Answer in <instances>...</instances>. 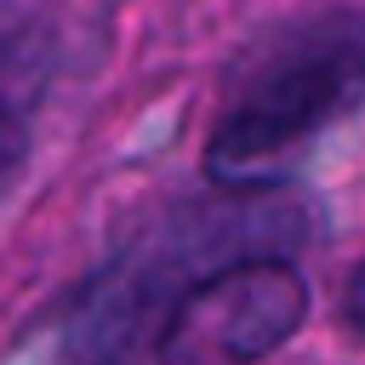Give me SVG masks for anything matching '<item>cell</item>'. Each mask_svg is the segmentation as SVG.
<instances>
[{
    "label": "cell",
    "instance_id": "obj_1",
    "mask_svg": "<svg viewBox=\"0 0 365 365\" xmlns=\"http://www.w3.org/2000/svg\"><path fill=\"white\" fill-rule=\"evenodd\" d=\"M365 103V11H325L279 34L222 103L205 171L222 188H262L325 125Z\"/></svg>",
    "mask_w": 365,
    "mask_h": 365
},
{
    "label": "cell",
    "instance_id": "obj_2",
    "mask_svg": "<svg viewBox=\"0 0 365 365\" xmlns=\"http://www.w3.org/2000/svg\"><path fill=\"white\" fill-rule=\"evenodd\" d=\"M308 319V285L285 257H234L182 291L160 331V365H257Z\"/></svg>",
    "mask_w": 365,
    "mask_h": 365
},
{
    "label": "cell",
    "instance_id": "obj_3",
    "mask_svg": "<svg viewBox=\"0 0 365 365\" xmlns=\"http://www.w3.org/2000/svg\"><path fill=\"white\" fill-rule=\"evenodd\" d=\"M23 165H29V125L17 120L11 103H0V194L23 177Z\"/></svg>",
    "mask_w": 365,
    "mask_h": 365
},
{
    "label": "cell",
    "instance_id": "obj_4",
    "mask_svg": "<svg viewBox=\"0 0 365 365\" xmlns=\"http://www.w3.org/2000/svg\"><path fill=\"white\" fill-rule=\"evenodd\" d=\"M342 319H348V331H359V336H365V262H359V268H354V279H348Z\"/></svg>",
    "mask_w": 365,
    "mask_h": 365
}]
</instances>
